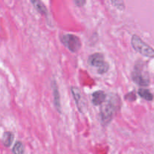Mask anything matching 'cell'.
Wrapping results in <instances>:
<instances>
[{
  "label": "cell",
  "mask_w": 154,
  "mask_h": 154,
  "mask_svg": "<svg viewBox=\"0 0 154 154\" xmlns=\"http://www.w3.org/2000/svg\"><path fill=\"white\" fill-rule=\"evenodd\" d=\"M117 101L115 100L114 96H111L108 102L102 104L100 109L101 121L103 126H107L112 120L113 116L117 108Z\"/></svg>",
  "instance_id": "1"
},
{
  "label": "cell",
  "mask_w": 154,
  "mask_h": 154,
  "mask_svg": "<svg viewBox=\"0 0 154 154\" xmlns=\"http://www.w3.org/2000/svg\"><path fill=\"white\" fill-rule=\"evenodd\" d=\"M131 42H132V48L135 49V51L146 57L154 58V50L145 42H143L141 38L138 37V35H134Z\"/></svg>",
  "instance_id": "2"
},
{
  "label": "cell",
  "mask_w": 154,
  "mask_h": 154,
  "mask_svg": "<svg viewBox=\"0 0 154 154\" xmlns=\"http://www.w3.org/2000/svg\"><path fill=\"white\" fill-rule=\"evenodd\" d=\"M88 63L91 66L97 68V71L99 74H105L109 69V65L105 61L104 55L100 53L90 55L88 59Z\"/></svg>",
  "instance_id": "3"
},
{
  "label": "cell",
  "mask_w": 154,
  "mask_h": 154,
  "mask_svg": "<svg viewBox=\"0 0 154 154\" xmlns=\"http://www.w3.org/2000/svg\"><path fill=\"white\" fill-rule=\"evenodd\" d=\"M61 42L65 47L73 53L79 51L81 47V42L79 38L75 35H63L61 37Z\"/></svg>",
  "instance_id": "4"
},
{
  "label": "cell",
  "mask_w": 154,
  "mask_h": 154,
  "mask_svg": "<svg viewBox=\"0 0 154 154\" xmlns=\"http://www.w3.org/2000/svg\"><path fill=\"white\" fill-rule=\"evenodd\" d=\"M132 78L134 82L138 85L142 86V87H146L149 85L150 80H149L148 76L147 74L142 72L141 69H140L138 66H136L135 70L132 72Z\"/></svg>",
  "instance_id": "5"
},
{
  "label": "cell",
  "mask_w": 154,
  "mask_h": 154,
  "mask_svg": "<svg viewBox=\"0 0 154 154\" xmlns=\"http://www.w3.org/2000/svg\"><path fill=\"white\" fill-rule=\"evenodd\" d=\"M71 91H72V95H73V97L75 100V103H76L77 107H78V110H79L81 112H84V108H86L85 105V102L84 101V98H83L82 94H81V91H80L78 87H72L71 88Z\"/></svg>",
  "instance_id": "6"
},
{
  "label": "cell",
  "mask_w": 154,
  "mask_h": 154,
  "mask_svg": "<svg viewBox=\"0 0 154 154\" xmlns=\"http://www.w3.org/2000/svg\"><path fill=\"white\" fill-rule=\"evenodd\" d=\"M52 88H53V94H54V102L56 108L60 113H61V104H60V96L59 93L58 87L56 84V81L52 82Z\"/></svg>",
  "instance_id": "7"
},
{
  "label": "cell",
  "mask_w": 154,
  "mask_h": 154,
  "mask_svg": "<svg viewBox=\"0 0 154 154\" xmlns=\"http://www.w3.org/2000/svg\"><path fill=\"white\" fill-rule=\"evenodd\" d=\"M105 99H106V95L102 90H98V91L95 92L93 94V99H92V102L94 105H101L104 102H105Z\"/></svg>",
  "instance_id": "8"
},
{
  "label": "cell",
  "mask_w": 154,
  "mask_h": 154,
  "mask_svg": "<svg viewBox=\"0 0 154 154\" xmlns=\"http://www.w3.org/2000/svg\"><path fill=\"white\" fill-rule=\"evenodd\" d=\"M31 2L32 3L33 6L35 8V9L39 13L44 15L48 14V10H47L46 7L40 0H31Z\"/></svg>",
  "instance_id": "9"
},
{
  "label": "cell",
  "mask_w": 154,
  "mask_h": 154,
  "mask_svg": "<svg viewBox=\"0 0 154 154\" xmlns=\"http://www.w3.org/2000/svg\"><path fill=\"white\" fill-rule=\"evenodd\" d=\"M14 140V135L10 132H5L2 138V143L6 147H8L11 145L12 141Z\"/></svg>",
  "instance_id": "10"
},
{
  "label": "cell",
  "mask_w": 154,
  "mask_h": 154,
  "mask_svg": "<svg viewBox=\"0 0 154 154\" xmlns=\"http://www.w3.org/2000/svg\"><path fill=\"white\" fill-rule=\"evenodd\" d=\"M138 95L147 101H152L153 99V96L147 89H140L138 90Z\"/></svg>",
  "instance_id": "11"
},
{
  "label": "cell",
  "mask_w": 154,
  "mask_h": 154,
  "mask_svg": "<svg viewBox=\"0 0 154 154\" xmlns=\"http://www.w3.org/2000/svg\"><path fill=\"white\" fill-rule=\"evenodd\" d=\"M12 152H13V154H23L24 147L22 142L17 141L14 146L13 149H12Z\"/></svg>",
  "instance_id": "12"
},
{
  "label": "cell",
  "mask_w": 154,
  "mask_h": 154,
  "mask_svg": "<svg viewBox=\"0 0 154 154\" xmlns=\"http://www.w3.org/2000/svg\"><path fill=\"white\" fill-rule=\"evenodd\" d=\"M113 5L115 6L117 9L120 10H123L125 8V5L123 0H110Z\"/></svg>",
  "instance_id": "13"
},
{
  "label": "cell",
  "mask_w": 154,
  "mask_h": 154,
  "mask_svg": "<svg viewBox=\"0 0 154 154\" xmlns=\"http://www.w3.org/2000/svg\"><path fill=\"white\" fill-rule=\"evenodd\" d=\"M125 99H128L129 101H131V102H133L136 99V95L134 92H132V93H129L125 96Z\"/></svg>",
  "instance_id": "14"
},
{
  "label": "cell",
  "mask_w": 154,
  "mask_h": 154,
  "mask_svg": "<svg viewBox=\"0 0 154 154\" xmlns=\"http://www.w3.org/2000/svg\"><path fill=\"white\" fill-rule=\"evenodd\" d=\"M83 1H84V0H83Z\"/></svg>",
  "instance_id": "15"
}]
</instances>
